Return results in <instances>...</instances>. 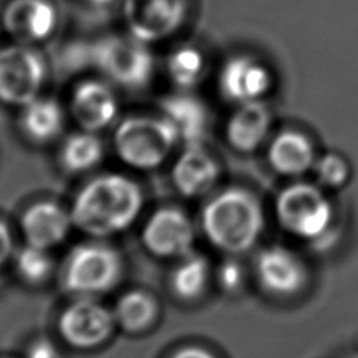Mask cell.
I'll return each mask as SVG.
<instances>
[{
  "label": "cell",
  "mask_w": 358,
  "mask_h": 358,
  "mask_svg": "<svg viewBox=\"0 0 358 358\" xmlns=\"http://www.w3.org/2000/svg\"><path fill=\"white\" fill-rule=\"evenodd\" d=\"M144 194L138 183L119 173L88 180L76 194L70 215L73 227L94 238L126 231L140 215Z\"/></svg>",
  "instance_id": "cell-1"
},
{
  "label": "cell",
  "mask_w": 358,
  "mask_h": 358,
  "mask_svg": "<svg viewBox=\"0 0 358 358\" xmlns=\"http://www.w3.org/2000/svg\"><path fill=\"white\" fill-rule=\"evenodd\" d=\"M201 227L214 248L238 255L248 252L259 241L264 214L253 193L243 187H228L206 203Z\"/></svg>",
  "instance_id": "cell-2"
},
{
  "label": "cell",
  "mask_w": 358,
  "mask_h": 358,
  "mask_svg": "<svg viewBox=\"0 0 358 358\" xmlns=\"http://www.w3.org/2000/svg\"><path fill=\"white\" fill-rule=\"evenodd\" d=\"M180 141L166 117L133 115L119 122L113 131V148L130 168L151 171L161 166Z\"/></svg>",
  "instance_id": "cell-3"
},
{
  "label": "cell",
  "mask_w": 358,
  "mask_h": 358,
  "mask_svg": "<svg viewBox=\"0 0 358 358\" xmlns=\"http://www.w3.org/2000/svg\"><path fill=\"white\" fill-rule=\"evenodd\" d=\"M123 260L120 253L102 242L78 245L67 255L63 271V288L78 298H94L110 291L120 280Z\"/></svg>",
  "instance_id": "cell-4"
},
{
  "label": "cell",
  "mask_w": 358,
  "mask_h": 358,
  "mask_svg": "<svg viewBox=\"0 0 358 358\" xmlns=\"http://www.w3.org/2000/svg\"><path fill=\"white\" fill-rule=\"evenodd\" d=\"M278 224L295 238L316 243L333 231L334 211L320 187L312 183H292L275 199Z\"/></svg>",
  "instance_id": "cell-5"
},
{
  "label": "cell",
  "mask_w": 358,
  "mask_h": 358,
  "mask_svg": "<svg viewBox=\"0 0 358 358\" xmlns=\"http://www.w3.org/2000/svg\"><path fill=\"white\" fill-rule=\"evenodd\" d=\"M91 63L112 84L140 90L152 78L155 60L147 43L131 35H110L95 42L90 52Z\"/></svg>",
  "instance_id": "cell-6"
},
{
  "label": "cell",
  "mask_w": 358,
  "mask_h": 358,
  "mask_svg": "<svg viewBox=\"0 0 358 358\" xmlns=\"http://www.w3.org/2000/svg\"><path fill=\"white\" fill-rule=\"evenodd\" d=\"M48 76L43 56L27 43L0 49V102L11 106L29 103L39 96Z\"/></svg>",
  "instance_id": "cell-7"
},
{
  "label": "cell",
  "mask_w": 358,
  "mask_h": 358,
  "mask_svg": "<svg viewBox=\"0 0 358 358\" xmlns=\"http://www.w3.org/2000/svg\"><path fill=\"white\" fill-rule=\"evenodd\" d=\"M187 0H124L123 20L129 35L143 43L162 42L183 27Z\"/></svg>",
  "instance_id": "cell-8"
},
{
  "label": "cell",
  "mask_w": 358,
  "mask_h": 358,
  "mask_svg": "<svg viewBox=\"0 0 358 358\" xmlns=\"http://www.w3.org/2000/svg\"><path fill=\"white\" fill-rule=\"evenodd\" d=\"M115 316L94 298H77L59 316L60 337L71 347L90 350L103 344L115 327Z\"/></svg>",
  "instance_id": "cell-9"
},
{
  "label": "cell",
  "mask_w": 358,
  "mask_h": 358,
  "mask_svg": "<svg viewBox=\"0 0 358 358\" xmlns=\"http://www.w3.org/2000/svg\"><path fill=\"white\" fill-rule=\"evenodd\" d=\"M141 239L145 249L154 256L182 259L192 253L194 228L182 210L162 207L147 220Z\"/></svg>",
  "instance_id": "cell-10"
},
{
  "label": "cell",
  "mask_w": 358,
  "mask_h": 358,
  "mask_svg": "<svg viewBox=\"0 0 358 358\" xmlns=\"http://www.w3.org/2000/svg\"><path fill=\"white\" fill-rule=\"evenodd\" d=\"M273 85V76L266 64L256 57L238 55L228 59L218 74L221 95L234 103L242 105L260 101Z\"/></svg>",
  "instance_id": "cell-11"
},
{
  "label": "cell",
  "mask_w": 358,
  "mask_h": 358,
  "mask_svg": "<svg viewBox=\"0 0 358 358\" xmlns=\"http://www.w3.org/2000/svg\"><path fill=\"white\" fill-rule=\"evenodd\" d=\"M255 273L260 287L277 296H289L302 289L308 273L301 257L285 246L263 249L255 260Z\"/></svg>",
  "instance_id": "cell-12"
},
{
  "label": "cell",
  "mask_w": 358,
  "mask_h": 358,
  "mask_svg": "<svg viewBox=\"0 0 358 358\" xmlns=\"http://www.w3.org/2000/svg\"><path fill=\"white\" fill-rule=\"evenodd\" d=\"M70 113L81 130L96 133L116 120L119 102L108 83L85 80L78 83L71 92Z\"/></svg>",
  "instance_id": "cell-13"
},
{
  "label": "cell",
  "mask_w": 358,
  "mask_h": 358,
  "mask_svg": "<svg viewBox=\"0 0 358 358\" xmlns=\"http://www.w3.org/2000/svg\"><path fill=\"white\" fill-rule=\"evenodd\" d=\"M1 25L21 43L48 39L57 27V11L49 0H11L1 13Z\"/></svg>",
  "instance_id": "cell-14"
},
{
  "label": "cell",
  "mask_w": 358,
  "mask_h": 358,
  "mask_svg": "<svg viewBox=\"0 0 358 358\" xmlns=\"http://www.w3.org/2000/svg\"><path fill=\"white\" fill-rule=\"evenodd\" d=\"M175 189L185 197L207 194L220 179V165L201 143L186 144L173 162L171 172Z\"/></svg>",
  "instance_id": "cell-15"
},
{
  "label": "cell",
  "mask_w": 358,
  "mask_h": 358,
  "mask_svg": "<svg viewBox=\"0 0 358 358\" xmlns=\"http://www.w3.org/2000/svg\"><path fill=\"white\" fill-rule=\"evenodd\" d=\"M71 227L70 211L49 200L36 201L21 215V229L27 243L48 250L60 245Z\"/></svg>",
  "instance_id": "cell-16"
},
{
  "label": "cell",
  "mask_w": 358,
  "mask_h": 358,
  "mask_svg": "<svg viewBox=\"0 0 358 358\" xmlns=\"http://www.w3.org/2000/svg\"><path fill=\"white\" fill-rule=\"evenodd\" d=\"M271 115L262 101L238 105L225 124V137L232 148L250 152L259 148L268 136Z\"/></svg>",
  "instance_id": "cell-17"
},
{
  "label": "cell",
  "mask_w": 358,
  "mask_h": 358,
  "mask_svg": "<svg viewBox=\"0 0 358 358\" xmlns=\"http://www.w3.org/2000/svg\"><path fill=\"white\" fill-rule=\"evenodd\" d=\"M267 159L275 172L298 176L313 168L316 155L312 141L303 133L284 130L270 141Z\"/></svg>",
  "instance_id": "cell-18"
},
{
  "label": "cell",
  "mask_w": 358,
  "mask_h": 358,
  "mask_svg": "<svg viewBox=\"0 0 358 358\" xmlns=\"http://www.w3.org/2000/svg\"><path fill=\"white\" fill-rule=\"evenodd\" d=\"M159 109L185 145L201 143L207 130V110L197 98L186 91L172 94L161 101Z\"/></svg>",
  "instance_id": "cell-19"
},
{
  "label": "cell",
  "mask_w": 358,
  "mask_h": 358,
  "mask_svg": "<svg viewBox=\"0 0 358 358\" xmlns=\"http://www.w3.org/2000/svg\"><path fill=\"white\" fill-rule=\"evenodd\" d=\"M62 106L50 98L38 96L21 108L20 127L22 134L38 144L49 143L63 129Z\"/></svg>",
  "instance_id": "cell-20"
},
{
  "label": "cell",
  "mask_w": 358,
  "mask_h": 358,
  "mask_svg": "<svg viewBox=\"0 0 358 358\" xmlns=\"http://www.w3.org/2000/svg\"><path fill=\"white\" fill-rule=\"evenodd\" d=\"M115 322L127 333H141L147 330L158 316L155 299L140 289L123 294L112 310Z\"/></svg>",
  "instance_id": "cell-21"
},
{
  "label": "cell",
  "mask_w": 358,
  "mask_h": 358,
  "mask_svg": "<svg viewBox=\"0 0 358 358\" xmlns=\"http://www.w3.org/2000/svg\"><path fill=\"white\" fill-rule=\"evenodd\" d=\"M103 158V144L96 133L81 130L64 140L60 148L62 166L70 173L94 169Z\"/></svg>",
  "instance_id": "cell-22"
},
{
  "label": "cell",
  "mask_w": 358,
  "mask_h": 358,
  "mask_svg": "<svg viewBox=\"0 0 358 358\" xmlns=\"http://www.w3.org/2000/svg\"><path fill=\"white\" fill-rule=\"evenodd\" d=\"M208 277L207 259L197 253H189L172 271L171 289L182 301H194L206 291Z\"/></svg>",
  "instance_id": "cell-23"
},
{
  "label": "cell",
  "mask_w": 358,
  "mask_h": 358,
  "mask_svg": "<svg viewBox=\"0 0 358 358\" xmlns=\"http://www.w3.org/2000/svg\"><path fill=\"white\" fill-rule=\"evenodd\" d=\"M206 71L203 52L192 45L178 46L166 59L169 80L182 91L196 87Z\"/></svg>",
  "instance_id": "cell-24"
},
{
  "label": "cell",
  "mask_w": 358,
  "mask_h": 358,
  "mask_svg": "<svg viewBox=\"0 0 358 358\" xmlns=\"http://www.w3.org/2000/svg\"><path fill=\"white\" fill-rule=\"evenodd\" d=\"M15 270L18 275L29 284L43 282L52 271V257L48 249L27 243V246L15 255Z\"/></svg>",
  "instance_id": "cell-25"
},
{
  "label": "cell",
  "mask_w": 358,
  "mask_h": 358,
  "mask_svg": "<svg viewBox=\"0 0 358 358\" xmlns=\"http://www.w3.org/2000/svg\"><path fill=\"white\" fill-rule=\"evenodd\" d=\"M317 180L324 187H341L350 178V165L334 152H329L316 158L313 165Z\"/></svg>",
  "instance_id": "cell-26"
},
{
  "label": "cell",
  "mask_w": 358,
  "mask_h": 358,
  "mask_svg": "<svg viewBox=\"0 0 358 358\" xmlns=\"http://www.w3.org/2000/svg\"><path fill=\"white\" fill-rule=\"evenodd\" d=\"M217 281L224 291H236L243 281V271L239 263L235 260L224 262L217 271Z\"/></svg>",
  "instance_id": "cell-27"
},
{
  "label": "cell",
  "mask_w": 358,
  "mask_h": 358,
  "mask_svg": "<svg viewBox=\"0 0 358 358\" xmlns=\"http://www.w3.org/2000/svg\"><path fill=\"white\" fill-rule=\"evenodd\" d=\"M27 358H62L57 347L48 338H38L27 350Z\"/></svg>",
  "instance_id": "cell-28"
},
{
  "label": "cell",
  "mask_w": 358,
  "mask_h": 358,
  "mask_svg": "<svg viewBox=\"0 0 358 358\" xmlns=\"http://www.w3.org/2000/svg\"><path fill=\"white\" fill-rule=\"evenodd\" d=\"M13 255V235L8 225L0 220V270Z\"/></svg>",
  "instance_id": "cell-29"
},
{
  "label": "cell",
  "mask_w": 358,
  "mask_h": 358,
  "mask_svg": "<svg viewBox=\"0 0 358 358\" xmlns=\"http://www.w3.org/2000/svg\"><path fill=\"white\" fill-rule=\"evenodd\" d=\"M171 358H217V357L199 345H187L178 350Z\"/></svg>",
  "instance_id": "cell-30"
},
{
  "label": "cell",
  "mask_w": 358,
  "mask_h": 358,
  "mask_svg": "<svg viewBox=\"0 0 358 358\" xmlns=\"http://www.w3.org/2000/svg\"><path fill=\"white\" fill-rule=\"evenodd\" d=\"M85 1L95 7H105V6H109L110 3H113L115 0H85Z\"/></svg>",
  "instance_id": "cell-31"
}]
</instances>
